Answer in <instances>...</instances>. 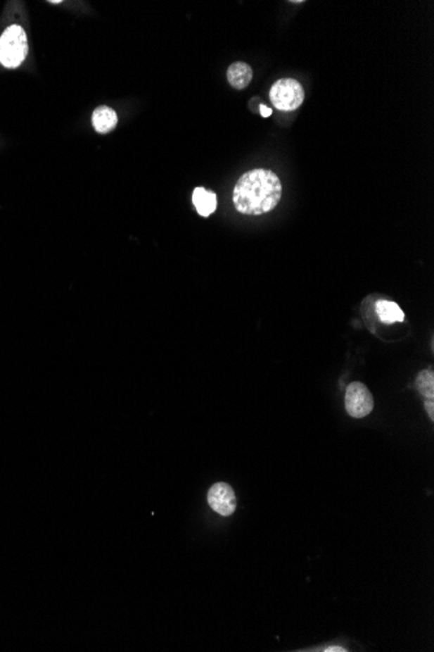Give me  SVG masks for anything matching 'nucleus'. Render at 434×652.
Wrapping results in <instances>:
<instances>
[{
  "instance_id": "nucleus-4",
  "label": "nucleus",
  "mask_w": 434,
  "mask_h": 652,
  "mask_svg": "<svg viewBox=\"0 0 434 652\" xmlns=\"http://www.w3.org/2000/svg\"><path fill=\"white\" fill-rule=\"evenodd\" d=\"M346 410L354 418H364L374 410L375 400L363 383L354 382L346 389L345 396Z\"/></svg>"
},
{
  "instance_id": "nucleus-12",
  "label": "nucleus",
  "mask_w": 434,
  "mask_h": 652,
  "mask_svg": "<svg viewBox=\"0 0 434 652\" xmlns=\"http://www.w3.org/2000/svg\"><path fill=\"white\" fill-rule=\"evenodd\" d=\"M259 108H260V113H262V116H263V118H269V116H271V115L273 113L272 110H271V108H268V107L264 106V104H262Z\"/></svg>"
},
{
  "instance_id": "nucleus-6",
  "label": "nucleus",
  "mask_w": 434,
  "mask_h": 652,
  "mask_svg": "<svg viewBox=\"0 0 434 652\" xmlns=\"http://www.w3.org/2000/svg\"><path fill=\"white\" fill-rule=\"evenodd\" d=\"M253 76H254L253 68L243 61L233 63L226 72L228 82L237 90H242L250 85Z\"/></svg>"
},
{
  "instance_id": "nucleus-11",
  "label": "nucleus",
  "mask_w": 434,
  "mask_h": 652,
  "mask_svg": "<svg viewBox=\"0 0 434 652\" xmlns=\"http://www.w3.org/2000/svg\"><path fill=\"white\" fill-rule=\"evenodd\" d=\"M426 412H428V414H429V417H430V420H434V401H433V397H432V399H426Z\"/></svg>"
},
{
  "instance_id": "nucleus-5",
  "label": "nucleus",
  "mask_w": 434,
  "mask_h": 652,
  "mask_svg": "<svg viewBox=\"0 0 434 652\" xmlns=\"http://www.w3.org/2000/svg\"><path fill=\"white\" fill-rule=\"evenodd\" d=\"M207 501L213 510L220 515H230L237 509V499L228 483H215L207 494Z\"/></svg>"
},
{
  "instance_id": "nucleus-1",
  "label": "nucleus",
  "mask_w": 434,
  "mask_h": 652,
  "mask_svg": "<svg viewBox=\"0 0 434 652\" xmlns=\"http://www.w3.org/2000/svg\"><path fill=\"white\" fill-rule=\"evenodd\" d=\"M282 197L280 177L264 168L246 172L239 177L233 190V203L245 215H262L272 211Z\"/></svg>"
},
{
  "instance_id": "nucleus-3",
  "label": "nucleus",
  "mask_w": 434,
  "mask_h": 652,
  "mask_svg": "<svg viewBox=\"0 0 434 652\" xmlns=\"http://www.w3.org/2000/svg\"><path fill=\"white\" fill-rule=\"evenodd\" d=\"M305 96L303 86L294 78H281L269 90L271 102L280 111H295L305 102Z\"/></svg>"
},
{
  "instance_id": "nucleus-8",
  "label": "nucleus",
  "mask_w": 434,
  "mask_h": 652,
  "mask_svg": "<svg viewBox=\"0 0 434 652\" xmlns=\"http://www.w3.org/2000/svg\"><path fill=\"white\" fill-rule=\"evenodd\" d=\"M93 125L99 133H110L117 125V113L107 106H101L93 113Z\"/></svg>"
},
{
  "instance_id": "nucleus-9",
  "label": "nucleus",
  "mask_w": 434,
  "mask_h": 652,
  "mask_svg": "<svg viewBox=\"0 0 434 652\" xmlns=\"http://www.w3.org/2000/svg\"><path fill=\"white\" fill-rule=\"evenodd\" d=\"M376 311L380 320L386 325H392L404 320V313L400 309V305L392 301L380 300L376 303Z\"/></svg>"
},
{
  "instance_id": "nucleus-13",
  "label": "nucleus",
  "mask_w": 434,
  "mask_h": 652,
  "mask_svg": "<svg viewBox=\"0 0 434 652\" xmlns=\"http://www.w3.org/2000/svg\"><path fill=\"white\" fill-rule=\"evenodd\" d=\"M325 651H346V650L342 648V647H329V648L325 650Z\"/></svg>"
},
{
  "instance_id": "nucleus-2",
  "label": "nucleus",
  "mask_w": 434,
  "mask_h": 652,
  "mask_svg": "<svg viewBox=\"0 0 434 652\" xmlns=\"http://www.w3.org/2000/svg\"><path fill=\"white\" fill-rule=\"evenodd\" d=\"M29 51L25 30L20 25H11L0 37V63L6 68H18L25 61Z\"/></svg>"
},
{
  "instance_id": "nucleus-10",
  "label": "nucleus",
  "mask_w": 434,
  "mask_h": 652,
  "mask_svg": "<svg viewBox=\"0 0 434 652\" xmlns=\"http://www.w3.org/2000/svg\"><path fill=\"white\" fill-rule=\"evenodd\" d=\"M417 391L426 399H432L434 396V372L433 369L423 370L416 378Z\"/></svg>"
},
{
  "instance_id": "nucleus-7",
  "label": "nucleus",
  "mask_w": 434,
  "mask_h": 652,
  "mask_svg": "<svg viewBox=\"0 0 434 652\" xmlns=\"http://www.w3.org/2000/svg\"><path fill=\"white\" fill-rule=\"evenodd\" d=\"M193 203L196 206L198 214L202 216H210L215 213L217 207V197L211 190L196 188L193 193Z\"/></svg>"
}]
</instances>
